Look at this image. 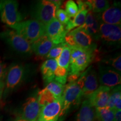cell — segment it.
<instances>
[{
    "label": "cell",
    "mask_w": 121,
    "mask_h": 121,
    "mask_svg": "<svg viewBox=\"0 0 121 121\" xmlns=\"http://www.w3.org/2000/svg\"><path fill=\"white\" fill-rule=\"evenodd\" d=\"M55 17L58 20L59 22L62 24L63 26L67 25V24L70 20V17L63 9H60L56 10L55 13Z\"/></svg>",
    "instance_id": "32"
},
{
    "label": "cell",
    "mask_w": 121,
    "mask_h": 121,
    "mask_svg": "<svg viewBox=\"0 0 121 121\" xmlns=\"http://www.w3.org/2000/svg\"><path fill=\"white\" fill-rule=\"evenodd\" d=\"M68 32L65 26L54 17L45 25V35L55 45L65 43V38Z\"/></svg>",
    "instance_id": "10"
},
{
    "label": "cell",
    "mask_w": 121,
    "mask_h": 121,
    "mask_svg": "<svg viewBox=\"0 0 121 121\" xmlns=\"http://www.w3.org/2000/svg\"><path fill=\"white\" fill-rule=\"evenodd\" d=\"M11 28L30 44L45 35V25L34 19L21 22Z\"/></svg>",
    "instance_id": "3"
},
{
    "label": "cell",
    "mask_w": 121,
    "mask_h": 121,
    "mask_svg": "<svg viewBox=\"0 0 121 121\" xmlns=\"http://www.w3.org/2000/svg\"><path fill=\"white\" fill-rule=\"evenodd\" d=\"M4 88V84L3 81H0V98L2 96L3 91Z\"/></svg>",
    "instance_id": "35"
},
{
    "label": "cell",
    "mask_w": 121,
    "mask_h": 121,
    "mask_svg": "<svg viewBox=\"0 0 121 121\" xmlns=\"http://www.w3.org/2000/svg\"><path fill=\"white\" fill-rule=\"evenodd\" d=\"M88 11L89 10H87L78 11L75 17L72 19H70L69 22L67 24V25L65 27V30L69 33L71 30H73L74 28L81 26L84 24Z\"/></svg>",
    "instance_id": "23"
},
{
    "label": "cell",
    "mask_w": 121,
    "mask_h": 121,
    "mask_svg": "<svg viewBox=\"0 0 121 121\" xmlns=\"http://www.w3.org/2000/svg\"><path fill=\"white\" fill-rule=\"evenodd\" d=\"M25 69L24 66L16 63L11 65L6 74L4 94L10 93L19 86L25 78Z\"/></svg>",
    "instance_id": "8"
},
{
    "label": "cell",
    "mask_w": 121,
    "mask_h": 121,
    "mask_svg": "<svg viewBox=\"0 0 121 121\" xmlns=\"http://www.w3.org/2000/svg\"><path fill=\"white\" fill-rule=\"evenodd\" d=\"M99 20L103 23L119 25L121 24V4L114 2L103 13L98 14Z\"/></svg>",
    "instance_id": "15"
},
{
    "label": "cell",
    "mask_w": 121,
    "mask_h": 121,
    "mask_svg": "<svg viewBox=\"0 0 121 121\" xmlns=\"http://www.w3.org/2000/svg\"><path fill=\"white\" fill-rule=\"evenodd\" d=\"M65 8L66 11L69 16L70 17V19H73L75 16L78 13V5L72 0H69L66 1L65 4Z\"/></svg>",
    "instance_id": "29"
},
{
    "label": "cell",
    "mask_w": 121,
    "mask_h": 121,
    "mask_svg": "<svg viewBox=\"0 0 121 121\" xmlns=\"http://www.w3.org/2000/svg\"><path fill=\"white\" fill-rule=\"evenodd\" d=\"M111 89L100 85L87 98L91 105L95 108H103L107 106Z\"/></svg>",
    "instance_id": "16"
},
{
    "label": "cell",
    "mask_w": 121,
    "mask_h": 121,
    "mask_svg": "<svg viewBox=\"0 0 121 121\" xmlns=\"http://www.w3.org/2000/svg\"><path fill=\"white\" fill-rule=\"evenodd\" d=\"M58 65L55 59H48L45 60L40 67L43 78L45 83L54 81V72Z\"/></svg>",
    "instance_id": "20"
},
{
    "label": "cell",
    "mask_w": 121,
    "mask_h": 121,
    "mask_svg": "<svg viewBox=\"0 0 121 121\" xmlns=\"http://www.w3.org/2000/svg\"><path fill=\"white\" fill-rule=\"evenodd\" d=\"M86 71L83 72L76 81L69 83L65 87L62 96V109L60 117L65 116L72 107L80 104L83 98L82 87Z\"/></svg>",
    "instance_id": "1"
},
{
    "label": "cell",
    "mask_w": 121,
    "mask_h": 121,
    "mask_svg": "<svg viewBox=\"0 0 121 121\" xmlns=\"http://www.w3.org/2000/svg\"><path fill=\"white\" fill-rule=\"evenodd\" d=\"M0 38L18 53L23 55H30L32 53L31 44L15 30H4L0 33Z\"/></svg>",
    "instance_id": "5"
},
{
    "label": "cell",
    "mask_w": 121,
    "mask_h": 121,
    "mask_svg": "<svg viewBox=\"0 0 121 121\" xmlns=\"http://www.w3.org/2000/svg\"><path fill=\"white\" fill-rule=\"evenodd\" d=\"M89 11L96 14L103 13L110 7L109 3L107 0H90L86 1Z\"/></svg>",
    "instance_id": "22"
},
{
    "label": "cell",
    "mask_w": 121,
    "mask_h": 121,
    "mask_svg": "<svg viewBox=\"0 0 121 121\" xmlns=\"http://www.w3.org/2000/svg\"><path fill=\"white\" fill-rule=\"evenodd\" d=\"M71 57V49L69 45L65 44L63 50L60 55L56 59L58 66L69 70V60Z\"/></svg>",
    "instance_id": "25"
},
{
    "label": "cell",
    "mask_w": 121,
    "mask_h": 121,
    "mask_svg": "<svg viewBox=\"0 0 121 121\" xmlns=\"http://www.w3.org/2000/svg\"><path fill=\"white\" fill-rule=\"evenodd\" d=\"M95 112L98 121H114L115 111L107 107L95 108Z\"/></svg>",
    "instance_id": "24"
},
{
    "label": "cell",
    "mask_w": 121,
    "mask_h": 121,
    "mask_svg": "<svg viewBox=\"0 0 121 121\" xmlns=\"http://www.w3.org/2000/svg\"><path fill=\"white\" fill-rule=\"evenodd\" d=\"M55 44L45 35L31 44L32 52L38 57H45Z\"/></svg>",
    "instance_id": "18"
},
{
    "label": "cell",
    "mask_w": 121,
    "mask_h": 121,
    "mask_svg": "<svg viewBox=\"0 0 121 121\" xmlns=\"http://www.w3.org/2000/svg\"><path fill=\"white\" fill-rule=\"evenodd\" d=\"M19 3L15 0L0 1V18L2 22L11 28L22 22L19 10Z\"/></svg>",
    "instance_id": "4"
},
{
    "label": "cell",
    "mask_w": 121,
    "mask_h": 121,
    "mask_svg": "<svg viewBox=\"0 0 121 121\" xmlns=\"http://www.w3.org/2000/svg\"><path fill=\"white\" fill-rule=\"evenodd\" d=\"M61 109L62 100H55L41 108L37 121H57Z\"/></svg>",
    "instance_id": "11"
},
{
    "label": "cell",
    "mask_w": 121,
    "mask_h": 121,
    "mask_svg": "<svg viewBox=\"0 0 121 121\" xmlns=\"http://www.w3.org/2000/svg\"><path fill=\"white\" fill-rule=\"evenodd\" d=\"M65 87V86L59 84L56 81H53L47 84L45 89L52 93L57 99L62 100Z\"/></svg>",
    "instance_id": "27"
},
{
    "label": "cell",
    "mask_w": 121,
    "mask_h": 121,
    "mask_svg": "<svg viewBox=\"0 0 121 121\" xmlns=\"http://www.w3.org/2000/svg\"><path fill=\"white\" fill-rule=\"evenodd\" d=\"M40 109L37 98H28L22 105V118L27 121H37Z\"/></svg>",
    "instance_id": "14"
},
{
    "label": "cell",
    "mask_w": 121,
    "mask_h": 121,
    "mask_svg": "<svg viewBox=\"0 0 121 121\" xmlns=\"http://www.w3.org/2000/svg\"><path fill=\"white\" fill-rule=\"evenodd\" d=\"M73 38L76 46L91 51H96V44L86 32L79 27L69 32Z\"/></svg>",
    "instance_id": "12"
},
{
    "label": "cell",
    "mask_w": 121,
    "mask_h": 121,
    "mask_svg": "<svg viewBox=\"0 0 121 121\" xmlns=\"http://www.w3.org/2000/svg\"><path fill=\"white\" fill-rule=\"evenodd\" d=\"M6 72V66L0 60V81H3L5 78Z\"/></svg>",
    "instance_id": "33"
},
{
    "label": "cell",
    "mask_w": 121,
    "mask_h": 121,
    "mask_svg": "<svg viewBox=\"0 0 121 121\" xmlns=\"http://www.w3.org/2000/svg\"><path fill=\"white\" fill-rule=\"evenodd\" d=\"M99 38L105 45L119 46L121 40V25H110L100 21Z\"/></svg>",
    "instance_id": "7"
},
{
    "label": "cell",
    "mask_w": 121,
    "mask_h": 121,
    "mask_svg": "<svg viewBox=\"0 0 121 121\" xmlns=\"http://www.w3.org/2000/svg\"><path fill=\"white\" fill-rule=\"evenodd\" d=\"M54 3V4L56 5V8H57V10H58L59 8L61 6V4H62V1H52Z\"/></svg>",
    "instance_id": "36"
},
{
    "label": "cell",
    "mask_w": 121,
    "mask_h": 121,
    "mask_svg": "<svg viewBox=\"0 0 121 121\" xmlns=\"http://www.w3.org/2000/svg\"><path fill=\"white\" fill-rule=\"evenodd\" d=\"M76 121H96L95 108L91 105L87 99L82 103Z\"/></svg>",
    "instance_id": "19"
},
{
    "label": "cell",
    "mask_w": 121,
    "mask_h": 121,
    "mask_svg": "<svg viewBox=\"0 0 121 121\" xmlns=\"http://www.w3.org/2000/svg\"><path fill=\"white\" fill-rule=\"evenodd\" d=\"M56 10V6L52 1H38L32 7L31 16L45 25L55 17Z\"/></svg>",
    "instance_id": "6"
},
{
    "label": "cell",
    "mask_w": 121,
    "mask_h": 121,
    "mask_svg": "<svg viewBox=\"0 0 121 121\" xmlns=\"http://www.w3.org/2000/svg\"><path fill=\"white\" fill-rule=\"evenodd\" d=\"M54 81L65 86L69 75V69L58 66L54 72Z\"/></svg>",
    "instance_id": "28"
},
{
    "label": "cell",
    "mask_w": 121,
    "mask_h": 121,
    "mask_svg": "<svg viewBox=\"0 0 121 121\" xmlns=\"http://www.w3.org/2000/svg\"><path fill=\"white\" fill-rule=\"evenodd\" d=\"M85 71L82 94L83 97L87 99L99 87V80L97 73L94 69L89 68Z\"/></svg>",
    "instance_id": "17"
},
{
    "label": "cell",
    "mask_w": 121,
    "mask_h": 121,
    "mask_svg": "<svg viewBox=\"0 0 121 121\" xmlns=\"http://www.w3.org/2000/svg\"><path fill=\"white\" fill-rule=\"evenodd\" d=\"M99 23L100 20L98 14L89 11L84 24L79 26V28L86 32L94 40L98 41L100 40Z\"/></svg>",
    "instance_id": "13"
},
{
    "label": "cell",
    "mask_w": 121,
    "mask_h": 121,
    "mask_svg": "<svg viewBox=\"0 0 121 121\" xmlns=\"http://www.w3.org/2000/svg\"><path fill=\"white\" fill-rule=\"evenodd\" d=\"M56 99H57L52 93H51L49 91L45 88L39 91L38 93L37 100L39 105L41 108L54 102Z\"/></svg>",
    "instance_id": "26"
},
{
    "label": "cell",
    "mask_w": 121,
    "mask_h": 121,
    "mask_svg": "<svg viewBox=\"0 0 121 121\" xmlns=\"http://www.w3.org/2000/svg\"><path fill=\"white\" fill-rule=\"evenodd\" d=\"M26 121V120H25V119H23L21 118V119H17V121Z\"/></svg>",
    "instance_id": "37"
},
{
    "label": "cell",
    "mask_w": 121,
    "mask_h": 121,
    "mask_svg": "<svg viewBox=\"0 0 121 121\" xmlns=\"http://www.w3.org/2000/svg\"><path fill=\"white\" fill-rule=\"evenodd\" d=\"M121 85L116 86L110 90L107 106L108 108L114 111L121 110Z\"/></svg>",
    "instance_id": "21"
},
{
    "label": "cell",
    "mask_w": 121,
    "mask_h": 121,
    "mask_svg": "<svg viewBox=\"0 0 121 121\" xmlns=\"http://www.w3.org/2000/svg\"><path fill=\"white\" fill-rule=\"evenodd\" d=\"M69 47L71 57L69 74L81 75L93 61L95 51L85 49L78 46Z\"/></svg>",
    "instance_id": "2"
},
{
    "label": "cell",
    "mask_w": 121,
    "mask_h": 121,
    "mask_svg": "<svg viewBox=\"0 0 121 121\" xmlns=\"http://www.w3.org/2000/svg\"><path fill=\"white\" fill-rule=\"evenodd\" d=\"M114 121H121V110L115 111Z\"/></svg>",
    "instance_id": "34"
},
{
    "label": "cell",
    "mask_w": 121,
    "mask_h": 121,
    "mask_svg": "<svg viewBox=\"0 0 121 121\" xmlns=\"http://www.w3.org/2000/svg\"><path fill=\"white\" fill-rule=\"evenodd\" d=\"M103 62H105L107 64L110 65V67H113V69L121 73V54H117L114 57L111 58H109L107 60H103Z\"/></svg>",
    "instance_id": "30"
},
{
    "label": "cell",
    "mask_w": 121,
    "mask_h": 121,
    "mask_svg": "<svg viewBox=\"0 0 121 121\" xmlns=\"http://www.w3.org/2000/svg\"><path fill=\"white\" fill-rule=\"evenodd\" d=\"M98 76L101 85L105 86L110 89L121 84V73L110 66L99 65V75Z\"/></svg>",
    "instance_id": "9"
},
{
    "label": "cell",
    "mask_w": 121,
    "mask_h": 121,
    "mask_svg": "<svg viewBox=\"0 0 121 121\" xmlns=\"http://www.w3.org/2000/svg\"><path fill=\"white\" fill-rule=\"evenodd\" d=\"M65 44V43L60 44L54 45L52 49L50 50L49 52H48L47 55L45 56L47 60L48 59H55L56 60L61 53Z\"/></svg>",
    "instance_id": "31"
}]
</instances>
